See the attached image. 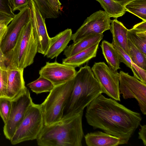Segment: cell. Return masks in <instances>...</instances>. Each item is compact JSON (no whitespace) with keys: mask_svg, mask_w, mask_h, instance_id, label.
Here are the masks:
<instances>
[{"mask_svg":"<svg viewBox=\"0 0 146 146\" xmlns=\"http://www.w3.org/2000/svg\"><path fill=\"white\" fill-rule=\"evenodd\" d=\"M86 107L85 117L88 123L94 129H101L118 137L121 145L128 143L142 120L140 113L102 94Z\"/></svg>","mask_w":146,"mask_h":146,"instance_id":"6da1fadb","label":"cell"},{"mask_svg":"<svg viewBox=\"0 0 146 146\" xmlns=\"http://www.w3.org/2000/svg\"><path fill=\"white\" fill-rule=\"evenodd\" d=\"M83 112L44 126L36 139L40 146H81Z\"/></svg>","mask_w":146,"mask_h":146,"instance_id":"7a4b0ae2","label":"cell"},{"mask_svg":"<svg viewBox=\"0 0 146 146\" xmlns=\"http://www.w3.org/2000/svg\"><path fill=\"white\" fill-rule=\"evenodd\" d=\"M74 79V86L63 109L62 119L83 112L86 107L102 93L99 83L87 65L77 72Z\"/></svg>","mask_w":146,"mask_h":146,"instance_id":"3957f363","label":"cell"},{"mask_svg":"<svg viewBox=\"0 0 146 146\" xmlns=\"http://www.w3.org/2000/svg\"><path fill=\"white\" fill-rule=\"evenodd\" d=\"M37 49V40L30 19L21 29L14 46L5 54L6 66L24 69L33 63Z\"/></svg>","mask_w":146,"mask_h":146,"instance_id":"277c9868","label":"cell"},{"mask_svg":"<svg viewBox=\"0 0 146 146\" xmlns=\"http://www.w3.org/2000/svg\"><path fill=\"white\" fill-rule=\"evenodd\" d=\"M74 78L62 84L55 86L40 106L44 125H49L61 120L63 111L73 88Z\"/></svg>","mask_w":146,"mask_h":146,"instance_id":"5b68a950","label":"cell"},{"mask_svg":"<svg viewBox=\"0 0 146 146\" xmlns=\"http://www.w3.org/2000/svg\"><path fill=\"white\" fill-rule=\"evenodd\" d=\"M44 125L42 113L39 104L33 103L10 140L15 145L36 139Z\"/></svg>","mask_w":146,"mask_h":146,"instance_id":"8992f818","label":"cell"},{"mask_svg":"<svg viewBox=\"0 0 146 146\" xmlns=\"http://www.w3.org/2000/svg\"><path fill=\"white\" fill-rule=\"evenodd\" d=\"M11 101L9 115L3 128L4 135L9 140L23 119L29 108L33 103L27 88Z\"/></svg>","mask_w":146,"mask_h":146,"instance_id":"52a82bcc","label":"cell"},{"mask_svg":"<svg viewBox=\"0 0 146 146\" xmlns=\"http://www.w3.org/2000/svg\"><path fill=\"white\" fill-rule=\"evenodd\" d=\"M91 69L101 87L102 93L120 101L119 73L111 69L104 62L95 63Z\"/></svg>","mask_w":146,"mask_h":146,"instance_id":"ba28073f","label":"cell"},{"mask_svg":"<svg viewBox=\"0 0 146 146\" xmlns=\"http://www.w3.org/2000/svg\"><path fill=\"white\" fill-rule=\"evenodd\" d=\"M119 74V90L124 99L134 98L137 101L140 110L146 114V84L128 73L121 71Z\"/></svg>","mask_w":146,"mask_h":146,"instance_id":"9c48e42d","label":"cell"},{"mask_svg":"<svg viewBox=\"0 0 146 146\" xmlns=\"http://www.w3.org/2000/svg\"><path fill=\"white\" fill-rule=\"evenodd\" d=\"M105 11L96 12L84 21L76 32L72 34L71 40L75 42L87 35L95 34H103L110 29L111 20Z\"/></svg>","mask_w":146,"mask_h":146,"instance_id":"30bf717a","label":"cell"},{"mask_svg":"<svg viewBox=\"0 0 146 146\" xmlns=\"http://www.w3.org/2000/svg\"><path fill=\"white\" fill-rule=\"evenodd\" d=\"M30 19L29 5L20 11L18 14L15 15L12 21L7 26L6 34L0 46L4 54L14 46L21 29Z\"/></svg>","mask_w":146,"mask_h":146,"instance_id":"8fae6325","label":"cell"},{"mask_svg":"<svg viewBox=\"0 0 146 146\" xmlns=\"http://www.w3.org/2000/svg\"><path fill=\"white\" fill-rule=\"evenodd\" d=\"M76 72L75 68L55 61L52 62H46L39 73L40 76L48 79L55 86L73 79Z\"/></svg>","mask_w":146,"mask_h":146,"instance_id":"7c38bea8","label":"cell"},{"mask_svg":"<svg viewBox=\"0 0 146 146\" xmlns=\"http://www.w3.org/2000/svg\"><path fill=\"white\" fill-rule=\"evenodd\" d=\"M30 17L35 34L38 41L37 52L44 56L49 47L50 37L45 19L33 0H29Z\"/></svg>","mask_w":146,"mask_h":146,"instance_id":"4fadbf2b","label":"cell"},{"mask_svg":"<svg viewBox=\"0 0 146 146\" xmlns=\"http://www.w3.org/2000/svg\"><path fill=\"white\" fill-rule=\"evenodd\" d=\"M7 67L8 78L6 97L12 101L23 93L27 88L23 77L24 69H15Z\"/></svg>","mask_w":146,"mask_h":146,"instance_id":"5bb4252c","label":"cell"},{"mask_svg":"<svg viewBox=\"0 0 146 146\" xmlns=\"http://www.w3.org/2000/svg\"><path fill=\"white\" fill-rule=\"evenodd\" d=\"M72 34V30L67 29L50 37L49 47L44 56L51 59L57 57L67 47Z\"/></svg>","mask_w":146,"mask_h":146,"instance_id":"9a60e30c","label":"cell"},{"mask_svg":"<svg viewBox=\"0 0 146 146\" xmlns=\"http://www.w3.org/2000/svg\"><path fill=\"white\" fill-rule=\"evenodd\" d=\"M104 36L103 34H95L86 36L76 42L67 46L63 55L66 57L74 55L100 42Z\"/></svg>","mask_w":146,"mask_h":146,"instance_id":"2e32d148","label":"cell"},{"mask_svg":"<svg viewBox=\"0 0 146 146\" xmlns=\"http://www.w3.org/2000/svg\"><path fill=\"white\" fill-rule=\"evenodd\" d=\"M88 146H116L121 145L120 139L106 132L97 131L90 132L84 136Z\"/></svg>","mask_w":146,"mask_h":146,"instance_id":"e0dca14e","label":"cell"},{"mask_svg":"<svg viewBox=\"0 0 146 146\" xmlns=\"http://www.w3.org/2000/svg\"><path fill=\"white\" fill-rule=\"evenodd\" d=\"M99 42L74 55L63 59L62 64L75 68L96 56Z\"/></svg>","mask_w":146,"mask_h":146,"instance_id":"ac0fdd59","label":"cell"},{"mask_svg":"<svg viewBox=\"0 0 146 146\" xmlns=\"http://www.w3.org/2000/svg\"><path fill=\"white\" fill-rule=\"evenodd\" d=\"M110 30L112 37L115 38L118 44L129 56L127 38L128 29L116 18H115L111 20Z\"/></svg>","mask_w":146,"mask_h":146,"instance_id":"d6986e66","label":"cell"},{"mask_svg":"<svg viewBox=\"0 0 146 146\" xmlns=\"http://www.w3.org/2000/svg\"><path fill=\"white\" fill-rule=\"evenodd\" d=\"M102 54L108 66L113 70L117 71L120 69V62L117 53L111 43L104 40L100 45Z\"/></svg>","mask_w":146,"mask_h":146,"instance_id":"ffe728a7","label":"cell"},{"mask_svg":"<svg viewBox=\"0 0 146 146\" xmlns=\"http://www.w3.org/2000/svg\"><path fill=\"white\" fill-rule=\"evenodd\" d=\"M96 0L100 3L110 17L117 18L123 15L126 12L124 6L113 0Z\"/></svg>","mask_w":146,"mask_h":146,"instance_id":"44dd1931","label":"cell"},{"mask_svg":"<svg viewBox=\"0 0 146 146\" xmlns=\"http://www.w3.org/2000/svg\"><path fill=\"white\" fill-rule=\"evenodd\" d=\"M127 38L142 53L146 55V31L128 29Z\"/></svg>","mask_w":146,"mask_h":146,"instance_id":"7402d4cb","label":"cell"},{"mask_svg":"<svg viewBox=\"0 0 146 146\" xmlns=\"http://www.w3.org/2000/svg\"><path fill=\"white\" fill-rule=\"evenodd\" d=\"M126 11L146 21V0H134L124 6Z\"/></svg>","mask_w":146,"mask_h":146,"instance_id":"603a6c76","label":"cell"},{"mask_svg":"<svg viewBox=\"0 0 146 146\" xmlns=\"http://www.w3.org/2000/svg\"><path fill=\"white\" fill-rule=\"evenodd\" d=\"M128 46L129 56L131 62L146 70V55L142 53L128 39Z\"/></svg>","mask_w":146,"mask_h":146,"instance_id":"cb8c5ba5","label":"cell"},{"mask_svg":"<svg viewBox=\"0 0 146 146\" xmlns=\"http://www.w3.org/2000/svg\"><path fill=\"white\" fill-rule=\"evenodd\" d=\"M27 86L36 94L50 92L55 86L50 80L40 76L36 80L28 84Z\"/></svg>","mask_w":146,"mask_h":146,"instance_id":"d4e9b609","label":"cell"},{"mask_svg":"<svg viewBox=\"0 0 146 146\" xmlns=\"http://www.w3.org/2000/svg\"><path fill=\"white\" fill-rule=\"evenodd\" d=\"M33 0L44 19H55L58 17V15L54 13L50 8L46 0Z\"/></svg>","mask_w":146,"mask_h":146,"instance_id":"484cf974","label":"cell"},{"mask_svg":"<svg viewBox=\"0 0 146 146\" xmlns=\"http://www.w3.org/2000/svg\"><path fill=\"white\" fill-rule=\"evenodd\" d=\"M8 71L5 63L0 64V97H6Z\"/></svg>","mask_w":146,"mask_h":146,"instance_id":"4316f807","label":"cell"},{"mask_svg":"<svg viewBox=\"0 0 146 146\" xmlns=\"http://www.w3.org/2000/svg\"><path fill=\"white\" fill-rule=\"evenodd\" d=\"M12 101L5 97H0V116L4 123L7 122L11 111Z\"/></svg>","mask_w":146,"mask_h":146,"instance_id":"83f0119b","label":"cell"},{"mask_svg":"<svg viewBox=\"0 0 146 146\" xmlns=\"http://www.w3.org/2000/svg\"><path fill=\"white\" fill-rule=\"evenodd\" d=\"M111 44L116 51L120 62L123 63L127 66L131 68L132 62L129 56L118 44L113 37Z\"/></svg>","mask_w":146,"mask_h":146,"instance_id":"f1b7e54d","label":"cell"},{"mask_svg":"<svg viewBox=\"0 0 146 146\" xmlns=\"http://www.w3.org/2000/svg\"><path fill=\"white\" fill-rule=\"evenodd\" d=\"M131 69L133 73L134 76L146 84V70L140 68L132 62Z\"/></svg>","mask_w":146,"mask_h":146,"instance_id":"f546056e","label":"cell"},{"mask_svg":"<svg viewBox=\"0 0 146 146\" xmlns=\"http://www.w3.org/2000/svg\"><path fill=\"white\" fill-rule=\"evenodd\" d=\"M9 1L13 12L17 10L20 11L29 4V0H9Z\"/></svg>","mask_w":146,"mask_h":146,"instance_id":"4dcf8cb0","label":"cell"},{"mask_svg":"<svg viewBox=\"0 0 146 146\" xmlns=\"http://www.w3.org/2000/svg\"><path fill=\"white\" fill-rule=\"evenodd\" d=\"M0 12L10 15L13 18L15 15L12 11L9 0H0Z\"/></svg>","mask_w":146,"mask_h":146,"instance_id":"1f68e13d","label":"cell"},{"mask_svg":"<svg viewBox=\"0 0 146 146\" xmlns=\"http://www.w3.org/2000/svg\"><path fill=\"white\" fill-rule=\"evenodd\" d=\"M51 9L58 15L61 10V4L59 0H46Z\"/></svg>","mask_w":146,"mask_h":146,"instance_id":"d6a6232c","label":"cell"},{"mask_svg":"<svg viewBox=\"0 0 146 146\" xmlns=\"http://www.w3.org/2000/svg\"><path fill=\"white\" fill-rule=\"evenodd\" d=\"M13 18L10 15L0 12V24H4L8 26Z\"/></svg>","mask_w":146,"mask_h":146,"instance_id":"836d02e7","label":"cell"},{"mask_svg":"<svg viewBox=\"0 0 146 146\" xmlns=\"http://www.w3.org/2000/svg\"><path fill=\"white\" fill-rule=\"evenodd\" d=\"M141 127L140 131L138 133L139 139L142 140L143 145H146V125H140Z\"/></svg>","mask_w":146,"mask_h":146,"instance_id":"e575fe53","label":"cell"},{"mask_svg":"<svg viewBox=\"0 0 146 146\" xmlns=\"http://www.w3.org/2000/svg\"><path fill=\"white\" fill-rule=\"evenodd\" d=\"M7 26L4 24H0V46L2 41L6 34Z\"/></svg>","mask_w":146,"mask_h":146,"instance_id":"d590c367","label":"cell"},{"mask_svg":"<svg viewBox=\"0 0 146 146\" xmlns=\"http://www.w3.org/2000/svg\"><path fill=\"white\" fill-rule=\"evenodd\" d=\"M132 28L140 31H146V21H143L135 25Z\"/></svg>","mask_w":146,"mask_h":146,"instance_id":"8d00e7d4","label":"cell"},{"mask_svg":"<svg viewBox=\"0 0 146 146\" xmlns=\"http://www.w3.org/2000/svg\"><path fill=\"white\" fill-rule=\"evenodd\" d=\"M121 5L124 7L127 4L134 0H113Z\"/></svg>","mask_w":146,"mask_h":146,"instance_id":"74e56055","label":"cell"},{"mask_svg":"<svg viewBox=\"0 0 146 146\" xmlns=\"http://www.w3.org/2000/svg\"><path fill=\"white\" fill-rule=\"evenodd\" d=\"M6 57L5 54L2 51L0 47V64L5 63Z\"/></svg>","mask_w":146,"mask_h":146,"instance_id":"f35d334b","label":"cell"}]
</instances>
